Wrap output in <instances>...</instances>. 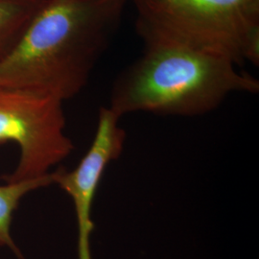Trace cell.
I'll use <instances>...</instances> for the list:
<instances>
[{
    "instance_id": "obj_1",
    "label": "cell",
    "mask_w": 259,
    "mask_h": 259,
    "mask_svg": "<svg viewBox=\"0 0 259 259\" xmlns=\"http://www.w3.org/2000/svg\"><path fill=\"white\" fill-rule=\"evenodd\" d=\"M128 0H41L0 62V90L65 102L81 93L110 47Z\"/></svg>"
},
{
    "instance_id": "obj_2",
    "label": "cell",
    "mask_w": 259,
    "mask_h": 259,
    "mask_svg": "<svg viewBox=\"0 0 259 259\" xmlns=\"http://www.w3.org/2000/svg\"><path fill=\"white\" fill-rule=\"evenodd\" d=\"M144 49L112 83L109 108L119 117L132 112L200 116L233 93L256 94L259 81L229 58L171 39L140 37Z\"/></svg>"
},
{
    "instance_id": "obj_3",
    "label": "cell",
    "mask_w": 259,
    "mask_h": 259,
    "mask_svg": "<svg viewBox=\"0 0 259 259\" xmlns=\"http://www.w3.org/2000/svg\"><path fill=\"white\" fill-rule=\"evenodd\" d=\"M139 37L259 64V0H134Z\"/></svg>"
},
{
    "instance_id": "obj_4",
    "label": "cell",
    "mask_w": 259,
    "mask_h": 259,
    "mask_svg": "<svg viewBox=\"0 0 259 259\" xmlns=\"http://www.w3.org/2000/svg\"><path fill=\"white\" fill-rule=\"evenodd\" d=\"M63 105L49 96L0 90V146L14 142L19 148V162L2 178L5 183L47 176L72 154Z\"/></svg>"
},
{
    "instance_id": "obj_5",
    "label": "cell",
    "mask_w": 259,
    "mask_h": 259,
    "mask_svg": "<svg viewBox=\"0 0 259 259\" xmlns=\"http://www.w3.org/2000/svg\"><path fill=\"white\" fill-rule=\"evenodd\" d=\"M120 118L109 107L100 108L93 143L79 164L71 171L64 167L52 171L53 185L64 190L74 204L78 259H92V211L95 195L106 168L120 157L126 141V132L119 125Z\"/></svg>"
},
{
    "instance_id": "obj_6",
    "label": "cell",
    "mask_w": 259,
    "mask_h": 259,
    "mask_svg": "<svg viewBox=\"0 0 259 259\" xmlns=\"http://www.w3.org/2000/svg\"><path fill=\"white\" fill-rule=\"evenodd\" d=\"M53 185L52 172L35 180L0 185V248H8L17 259H24L11 234L14 213L26 195Z\"/></svg>"
},
{
    "instance_id": "obj_7",
    "label": "cell",
    "mask_w": 259,
    "mask_h": 259,
    "mask_svg": "<svg viewBox=\"0 0 259 259\" xmlns=\"http://www.w3.org/2000/svg\"><path fill=\"white\" fill-rule=\"evenodd\" d=\"M41 0H0V62L19 41Z\"/></svg>"
}]
</instances>
